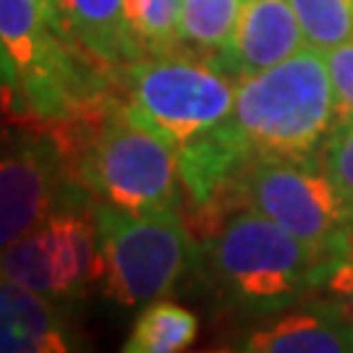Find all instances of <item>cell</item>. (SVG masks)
<instances>
[{"label":"cell","instance_id":"6da1fadb","mask_svg":"<svg viewBox=\"0 0 353 353\" xmlns=\"http://www.w3.org/2000/svg\"><path fill=\"white\" fill-rule=\"evenodd\" d=\"M76 186L126 212H183L178 150L126 105L121 87L58 123Z\"/></svg>","mask_w":353,"mask_h":353},{"label":"cell","instance_id":"7a4b0ae2","mask_svg":"<svg viewBox=\"0 0 353 353\" xmlns=\"http://www.w3.org/2000/svg\"><path fill=\"white\" fill-rule=\"evenodd\" d=\"M0 48L13 76L6 118L65 123L118 92V76L58 37L37 0H0Z\"/></svg>","mask_w":353,"mask_h":353},{"label":"cell","instance_id":"3957f363","mask_svg":"<svg viewBox=\"0 0 353 353\" xmlns=\"http://www.w3.org/2000/svg\"><path fill=\"white\" fill-rule=\"evenodd\" d=\"M230 121L256 157H314L338 126L325 55L301 48L283 63L236 81Z\"/></svg>","mask_w":353,"mask_h":353},{"label":"cell","instance_id":"277c9868","mask_svg":"<svg viewBox=\"0 0 353 353\" xmlns=\"http://www.w3.org/2000/svg\"><path fill=\"white\" fill-rule=\"evenodd\" d=\"M199 243H204L214 283L236 301L256 306L285 303L301 290L325 283L338 265L330 254L296 239L252 204L230 210Z\"/></svg>","mask_w":353,"mask_h":353},{"label":"cell","instance_id":"5b68a950","mask_svg":"<svg viewBox=\"0 0 353 353\" xmlns=\"http://www.w3.org/2000/svg\"><path fill=\"white\" fill-rule=\"evenodd\" d=\"M118 87L128 108L176 150L220 126L236 105V79L212 58L183 50L128 63Z\"/></svg>","mask_w":353,"mask_h":353},{"label":"cell","instance_id":"8992f818","mask_svg":"<svg viewBox=\"0 0 353 353\" xmlns=\"http://www.w3.org/2000/svg\"><path fill=\"white\" fill-rule=\"evenodd\" d=\"M105 296L121 306L168 299L196 254L183 212H126L94 202Z\"/></svg>","mask_w":353,"mask_h":353},{"label":"cell","instance_id":"52a82bcc","mask_svg":"<svg viewBox=\"0 0 353 353\" xmlns=\"http://www.w3.org/2000/svg\"><path fill=\"white\" fill-rule=\"evenodd\" d=\"M84 199L92 196L71 176L58 123L24 118L0 123V249Z\"/></svg>","mask_w":353,"mask_h":353},{"label":"cell","instance_id":"ba28073f","mask_svg":"<svg viewBox=\"0 0 353 353\" xmlns=\"http://www.w3.org/2000/svg\"><path fill=\"white\" fill-rule=\"evenodd\" d=\"M243 204L275 220L303 243L345 259V233L353 223V207L314 157H256L241 176Z\"/></svg>","mask_w":353,"mask_h":353},{"label":"cell","instance_id":"9c48e42d","mask_svg":"<svg viewBox=\"0 0 353 353\" xmlns=\"http://www.w3.org/2000/svg\"><path fill=\"white\" fill-rule=\"evenodd\" d=\"M94 199L68 204L0 249V275L52 301L81 299L102 280Z\"/></svg>","mask_w":353,"mask_h":353},{"label":"cell","instance_id":"30bf717a","mask_svg":"<svg viewBox=\"0 0 353 353\" xmlns=\"http://www.w3.org/2000/svg\"><path fill=\"white\" fill-rule=\"evenodd\" d=\"M303 42L301 24L288 0H243L233 39L214 63L241 81L283 63L301 50Z\"/></svg>","mask_w":353,"mask_h":353},{"label":"cell","instance_id":"8fae6325","mask_svg":"<svg viewBox=\"0 0 353 353\" xmlns=\"http://www.w3.org/2000/svg\"><path fill=\"white\" fill-rule=\"evenodd\" d=\"M76 341L58 301L0 275V353H65Z\"/></svg>","mask_w":353,"mask_h":353},{"label":"cell","instance_id":"7c38bea8","mask_svg":"<svg viewBox=\"0 0 353 353\" xmlns=\"http://www.w3.org/2000/svg\"><path fill=\"white\" fill-rule=\"evenodd\" d=\"M65 13L79 45L105 71L121 76L128 63L139 61L128 32L123 0H65Z\"/></svg>","mask_w":353,"mask_h":353},{"label":"cell","instance_id":"4fadbf2b","mask_svg":"<svg viewBox=\"0 0 353 353\" xmlns=\"http://www.w3.org/2000/svg\"><path fill=\"white\" fill-rule=\"evenodd\" d=\"M252 353H353V325L341 314H290L249 335Z\"/></svg>","mask_w":353,"mask_h":353},{"label":"cell","instance_id":"5bb4252c","mask_svg":"<svg viewBox=\"0 0 353 353\" xmlns=\"http://www.w3.org/2000/svg\"><path fill=\"white\" fill-rule=\"evenodd\" d=\"M243 0H178L181 50L217 58L228 50Z\"/></svg>","mask_w":353,"mask_h":353},{"label":"cell","instance_id":"9a60e30c","mask_svg":"<svg viewBox=\"0 0 353 353\" xmlns=\"http://www.w3.org/2000/svg\"><path fill=\"white\" fill-rule=\"evenodd\" d=\"M199 319L186 306L173 301H152L139 314L128 335L126 353H176L196 341Z\"/></svg>","mask_w":353,"mask_h":353},{"label":"cell","instance_id":"2e32d148","mask_svg":"<svg viewBox=\"0 0 353 353\" xmlns=\"http://www.w3.org/2000/svg\"><path fill=\"white\" fill-rule=\"evenodd\" d=\"M137 55L178 52V0H123Z\"/></svg>","mask_w":353,"mask_h":353},{"label":"cell","instance_id":"e0dca14e","mask_svg":"<svg viewBox=\"0 0 353 353\" xmlns=\"http://www.w3.org/2000/svg\"><path fill=\"white\" fill-rule=\"evenodd\" d=\"M309 48L327 52L353 37V0H288Z\"/></svg>","mask_w":353,"mask_h":353},{"label":"cell","instance_id":"ac0fdd59","mask_svg":"<svg viewBox=\"0 0 353 353\" xmlns=\"http://www.w3.org/2000/svg\"><path fill=\"white\" fill-rule=\"evenodd\" d=\"M316 154L325 165L327 176L332 178V183L353 207V123L332 128V134L325 139Z\"/></svg>","mask_w":353,"mask_h":353},{"label":"cell","instance_id":"d6986e66","mask_svg":"<svg viewBox=\"0 0 353 353\" xmlns=\"http://www.w3.org/2000/svg\"><path fill=\"white\" fill-rule=\"evenodd\" d=\"M325 61H327L332 94H335L338 126L353 123V37L325 52Z\"/></svg>","mask_w":353,"mask_h":353},{"label":"cell","instance_id":"ffe728a7","mask_svg":"<svg viewBox=\"0 0 353 353\" xmlns=\"http://www.w3.org/2000/svg\"><path fill=\"white\" fill-rule=\"evenodd\" d=\"M325 288L330 293L335 314H341L345 322L353 325V259H343L330 270Z\"/></svg>","mask_w":353,"mask_h":353},{"label":"cell","instance_id":"44dd1931","mask_svg":"<svg viewBox=\"0 0 353 353\" xmlns=\"http://www.w3.org/2000/svg\"><path fill=\"white\" fill-rule=\"evenodd\" d=\"M39 8H42V16H45V21L50 24V29L58 34V37H63L65 42H71V45H79V39H76L74 29L68 24V13H65V0H37Z\"/></svg>","mask_w":353,"mask_h":353},{"label":"cell","instance_id":"7402d4cb","mask_svg":"<svg viewBox=\"0 0 353 353\" xmlns=\"http://www.w3.org/2000/svg\"><path fill=\"white\" fill-rule=\"evenodd\" d=\"M11 100H13V76L11 65L6 61V52L0 48V113H11Z\"/></svg>","mask_w":353,"mask_h":353},{"label":"cell","instance_id":"603a6c76","mask_svg":"<svg viewBox=\"0 0 353 353\" xmlns=\"http://www.w3.org/2000/svg\"><path fill=\"white\" fill-rule=\"evenodd\" d=\"M345 259H353V223L345 233Z\"/></svg>","mask_w":353,"mask_h":353}]
</instances>
